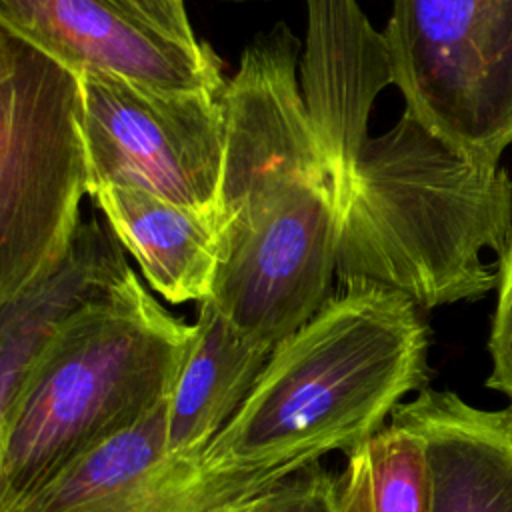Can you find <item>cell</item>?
Here are the masks:
<instances>
[{
    "instance_id": "obj_7",
    "label": "cell",
    "mask_w": 512,
    "mask_h": 512,
    "mask_svg": "<svg viewBox=\"0 0 512 512\" xmlns=\"http://www.w3.org/2000/svg\"><path fill=\"white\" fill-rule=\"evenodd\" d=\"M78 78L88 194L128 186L216 214L226 146L220 94L154 90L100 72Z\"/></svg>"
},
{
    "instance_id": "obj_5",
    "label": "cell",
    "mask_w": 512,
    "mask_h": 512,
    "mask_svg": "<svg viewBox=\"0 0 512 512\" xmlns=\"http://www.w3.org/2000/svg\"><path fill=\"white\" fill-rule=\"evenodd\" d=\"M78 74L0 26V302L52 272L80 228Z\"/></svg>"
},
{
    "instance_id": "obj_9",
    "label": "cell",
    "mask_w": 512,
    "mask_h": 512,
    "mask_svg": "<svg viewBox=\"0 0 512 512\" xmlns=\"http://www.w3.org/2000/svg\"><path fill=\"white\" fill-rule=\"evenodd\" d=\"M306 12L300 92L344 208L372 104L394 84L390 48L358 0H306Z\"/></svg>"
},
{
    "instance_id": "obj_14",
    "label": "cell",
    "mask_w": 512,
    "mask_h": 512,
    "mask_svg": "<svg viewBox=\"0 0 512 512\" xmlns=\"http://www.w3.org/2000/svg\"><path fill=\"white\" fill-rule=\"evenodd\" d=\"M338 512H430L422 436L394 420L346 454L336 482Z\"/></svg>"
},
{
    "instance_id": "obj_8",
    "label": "cell",
    "mask_w": 512,
    "mask_h": 512,
    "mask_svg": "<svg viewBox=\"0 0 512 512\" xmlns=\"http://www.w3.org/2000/svg\"><path fill=\"white\" fill-rule=\"evenodd\" d=\"M0 26L78 74L166 92L222 94L226 86L210 44H182L134 0H0Z\"/></svg>"
},
{
    "instance_id": "obj_17",
    "label": "cell",
    "mask_w": 512,
    "mask_h": 512,
    "mask_svg": "<svg viewBox=\"0 0 512 512\" xmlns=\"http://www.w3.org/2000/svg\"><path fill=\"white\" fill-rule=\"evenodd\" d=\"M164 32L172 38L180 40L186 46H200L202 42L196 38L192 24L186 14L184 0H134Z\"/></svg>"
},
{
    "instance_id": "obj_15",
    "label": "cell",
    "mask_w": 512,
    "mask_h": 512,
    "mask_svg": "<svg viewBox=\"0 0 512 512\" xmlns=\"http://www.w3.org/2000/svg\"><path fill=\"white\" fill-rule=\"evenodd\" d=\"M336 482L338 476L312 462L232 512H338Z\"/></svg>"
},
{
    "instance_id": "obj_3",
    "label": "cell",
    "mask_w": 512,
    "mask_h": 512,
    "mask_svg": "<svg viewBox=\"0 0 512 512\" xmlns=\"http://www.w3.org/2000/svg\"><path fill=\"white\" fill-rule=\"evenodd\" d=\"M510 224V174L460 154L404 110L354 164L336 278L398 292L422 310L478 300L496 288L482 252L500 254Z\"/></svg>"
},
{
    "instance_id": "obj_16",
    "label": "cell",
    "mask_w": 512,
    "mask_h": 512,
    "mask_svg": "<svg viewBox=\"0 0 512 512\" xmlns=\"http://www.w3.org/2000/svg\"><path fill=\"white\" fill-rule=\"evenodd\" d=\"M488 352L492 360L486 386L512 400V224L498 254L496 266V306L492 314Z\"/></svg>"
},
{
    "instance_id": "obj_10",
    "label": "cell",
    "mask_w": 512,
    "mask_h": 512,
    "mask_svg": "<svg viewBox=\"0 0 512 512\" xmlns=\"http://www.w3.org/2000/svg\"><path fill=\"white\" fill-rule=\"evenodd\" d=\"M390 420L424 440L430 512H512V404L482 410L426 386Z\"/></svg>"
},
{
    "instance_id": "obj_13",
    "label": "cell",
    "mask_w": 512,
    "mask_h": 512,
    "mask_svg": "<svg viewBox=\"0 0 512 512\" xmlns=\"http://www.w3.org/2000/svg\"><path fill=\"white\" fill-rule=\"evenodd\" d=\"M194 342L166 404V456L194 460L240 410L274 348L252 342L206 298Z\"/></svg>"
},
{
    "instance_id": "obj_12",
    "label": "cell",
    "mask_w": 512,
    "mask_h": 512,
    "mask_svg": "<svg viewBox=\"0 0 512 512\" xmlns=\"http://www.w3.org/2000/svg\"><path fill=\"white\" fill-rule=\"evenodd\" d=\"M90 196L152 290L172 304L210 298L220 260L216 214L128 186H106Z\"/></svg>"
},
{
    "instance_id": "obj_4",
    "label": "cell",
    "mask_w": 512,
    "mask_h": 512,
    "mask_svg": "<svg viewBox=\"0 0 512 512\" xmlns=\"http://www.w3.org/2000/svg\"><path fill=\"white\" fill-rule=\"evenodd\" d=\"M196 324L172 316L134 270L72 316L0 416V512H20L80 458L168 402Z\"/></svg>"
},
{
    "instance_id": "obj_6",
    "label": "cell",
    "mask_w": 512,
    "mask_h": 512,
    "mask_svg": "<svg viewBox=\"0 0 512 512\" xmlns=\"http://www.w3.org/2000/svg\"><path fill=\"white\" fill-rule=\"evenodd\" d=\"M404 110L460 154L512 146V0H392L382 30Z\"/></svg>"
},
{
    "instance_id": "obj_2",
    "label": "cell",
    "mask_w": 512,
    "mask_h": 512,
    "mask_svg": "<svg viewBox=\"0 0 512 512\" xmlns=\"http://www.w3.org/2000/svg\"><path fill=\"white\" fill-rule=\"evenodd\" d=\"M296 56V36L278 22L246 46L220 94L226 146L210 300L240 334L268 348L328 302L342 224L336 182L296 82Z\"/></svg>"
},
{
    "instance_id": "obj_11",
    "label": "cell",
    "mask_w": 512,
    "mask_h": 512,
    "mask_svg": "<svg viewBox=\"0 0 512 512\" xmlns=\"http://www.w3.org/2000/svg\"><path fill=\"white\" fill-rule=\"evenodd\" d=\"M130 272L124 246L112 228L92 218L80 224L52 272L0 302V416L12 408L58 330Z\"/></svg>"
},
{
    "instance_id": "obj_1",
    "label": "cell",
    "mask_w": 512,
    "mask_h": 512,
    "mask_svg": "<svg viewBox=\"0 0 512 512\" xmlns=\"http://www.w3.org/2000/svg\"><path fill=\"white\" fill-rule=\"evenodd\" d=\"M410 298L344 286L282 340L232 420L194 458L150 470L148 512H232L330 452H352L428 382V326Z\"/></svg>"
},
{
    "instance_id": "obj_18",
    "label": "cell",
    "mask_w": 512,
    "mask_h": 512,
    "mask_svg": "<svg viewBox=\"0 0 512 512\" xmlns=\"http://www.w3.org/2000/svg\"><path fill=\"white\" fill-rule=\"evenodd\" d=\"M226 2H246V0H226Z\"/></svg>"
}]
</instances>
